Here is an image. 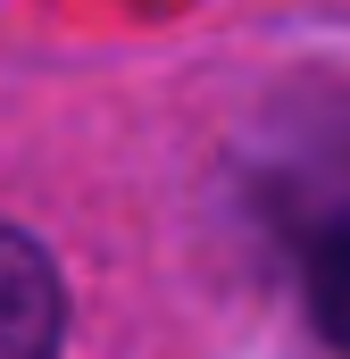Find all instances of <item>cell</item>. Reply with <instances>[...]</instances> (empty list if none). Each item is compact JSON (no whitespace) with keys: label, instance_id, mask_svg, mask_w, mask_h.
Instances as JSON below:
<instances>
[{"label":"cell","instance_id":"obj_1","mask_svg":"<svg viewBox=\"0 0 350 359\" xmlns=\"http://www.w3.org/2000/svg\"><path fill=\"white\" fill-rule=\"evenodd\" d=\"M67 334V292L34 234L0 226V359H59Z\"/></svg>","mask_w":350,"mask_h":359},{"label":"cell","instance_id":"obj_2","mask_svg":"<svg viewBox=\"0 0 350 359\" xmlns=\"http://www.w3.org/2000/svg\"><path fill=\"white\" fill-rule=\"evenodd\" d=\"M309 318H317V334L350 351V217L317 243V259H309Z\"/></svg>","mask_w":350,"mask_h":359}]
</instances>
